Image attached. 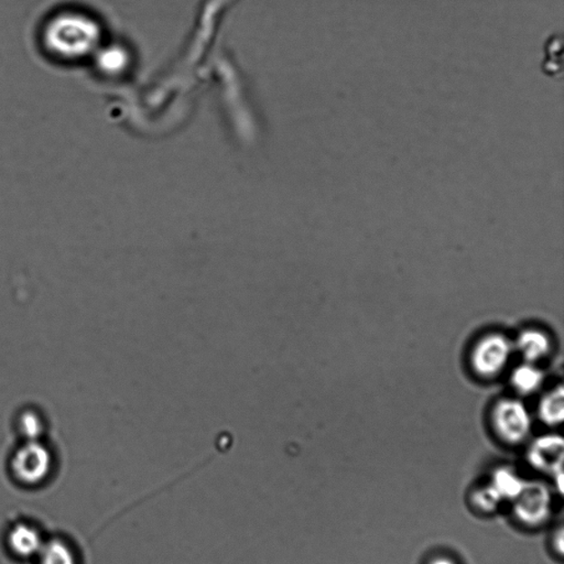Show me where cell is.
Here are the masks:
<instances>
[{"instance_id":"6da1fadb","label":"cell","mask_w":564,"mask_h":564,"mask_svg":"<svg viewBox=\"0 0 564 564\" xmlns=\"http://www.w3.org/2000/svg\"><path fill=\"white\" fill-rule=\"evenodd\" d=\"M43 39L51 53L64 59H79L94 50L100 29L94 20L83 14L65 13L51 20Z\"/></svg>"},{"instance_id":"7a4b0ae2","label":"cell","mask_w":564,"mask_h":564,"mask_svg":"<svg viewBox=\"0 0 564 564\" xmlns=\"http://www.w3.org/2000/svg\"><path fill=\"white\" fill-rule=\"evenodd\" d=\"M512 502V512L523 526L540 527L550 520L553 497L545 483L526 481L525 486Z\"/></svg>"},{"instance_id":"3957f363","label":"cell","mask_w":564,"mask_h":564,"mask_svg":"<svg viewBox=\"0 0 564 564\" xmlns=\"http://www.w3.org/2000/svg\"><path fill=\"white\" fill-rule=\"evenodd\" d=\"M492 418L496 434L508 445H520L531 434L530 411L521 400L501 399L492 409Z\"/></svg>"},{"instance_id":"277c9868","label":"cell","mask_w":564,"mask_h":564,"mask_svg":"<svg viewBox=\"0 0 564 564\" xmlns=\"http://www.w3.org/2000/svg\"><path fill=\"white\" fill-rule=\"evenodd\" d=\"M12 470L17 481L24 485L42 484L53 471V455L38 441H28L14 454Z\"/></svg>"},{"instance_id":"5b68a950","label":"cell","mask_w":564,"mask_h":564,"mask_svg":"<svg viewBox=\"0 0 564 564\" xmlns=\"http://www.w3.org/2000/svg\"><path fill=\"white\" fill-rule=\"evenodd\" d=\"M511 339L501 333L483 337L472 350L471 363L482 378H491L506 368L512 353Z\"/></svg>"},{"instance_id":"8992f818","label":"cell","mask_w":564,"mask_h":564,"mask_svg":"<svg viewBox=\"0 0 564 564\" xmlns=\"http://www.w3.org/2000/svg\"><path fill=\"white\" fill-rule=\"evenodd\" d=\"M527 460L537 471L558 479L563 476L564 442L561 435L540 436L528 449Z\"/></svg>"},{"instance_id":"52a82bcc","label":"cell","mask_w":564,"mask_h":564,"mask_svg":"<svg viewBox=\"0 0 564 564\" xmlns=\"http://www.w3.org/2000/svg\"><path fill=\"white\" fill-rule=\"evenodd\" d=\"M7 541L10 550L23 559L38 557L44 545L42 533L28 523H18L13 527L8 533Z\"/></svg>"},{"instance_id":"ba28073f","label":"cell","mask_w":564,"mask_h":564,"mask_svg":"<svg viewBox=\"0 0 564 564\" xmlns=\"http://www.w3.org/2000/svg\"><path fill=\"white\" fill-rule=\"evenodd\" d=\"M527 363L536 364L550 353L552 344L548 334L538 329H528L520 334L515 344Z\"/></svg>"},{"instance_id":"9c48e42d","label":"cell","mask_w":564,"mask_h":564,"mask_svg":"<svg viewBox=\"0 0 564 564\" xmlns=\"http://www.w3.org/2000/svg\"><path fill=\"white\" fill-rule=\"evenodd\" d=\"M504 502H512L520 495L526 481L510 466L498 467L489 482Z\"/></svg>"},{"instance_id":"30bf717a","label":"cell","mask_w":564,"mask_h":564,"mask_svg":"<svg viewBox=\"0 0 564 564\" xmlns=\"http://www.w3.org/2000/svg\"><path fill=\"white\" fill-rule=\"evenodd\" d=\"M545 380L542 370L535 364L523 363L514 369L511 374V384L522 395H531L541 388Z\"/></svg>"},{"instance_id":"8fae6325","label":"cell","mask_w":564,"mask_h":564,"mask_svg":"<svg viewBox=\"0 0 564 564\" xmlns=\"http://www.w3.org/2000/svg\"><path fill=\"white\" fill-rule=\"evenodd\" d=\"M540 416L543 424L555 426L564 418V390L562 386L549 391L540 400Z\"/></svg>"},{"instance_id":"7c38bea8","label":"cell","mask_w":564,"mask_h":564,"mask_svg":"<svg viewBox=\"0 0 564 564\" xmlns=\"http://www.w3.org/2000/svg\"><path fill=\"white\" fill-rule=\"evenodd\" d=\"M38 558L40 564H78L73 549L60 540L44 542Z\"/></svg>"},{"instance_id":"4fadbf2b","label":"cell","mask_w":564,"mask_h":564,"mask_svg":"<svg viewBox=\"0 0 564 564\" xmlns=\"http://www.w3.org/2000/svg\"><path fill=\"white\" fill-rule=\"evenodd\" d=\"M472 502L477 510L484 512H494L504 502L490 483L473 492Z\"/></svg>"},{"instance_id":"5bb4252c","label":"cell","mask_w":564,"mask_h":564,"mask_svg":"<svg viewBox=\"0 0 564 564\" xmlns=\"http://www.w3.org/2000/svg\"><path fill=\"white\" fill-rule=\"evenodd\" d=\"M561 38L557 39L556 34V37L549 39L546 43V62L543 63V68H547L546 73L549 76L561 74V59L555 58V55L561 57Z\"/></svg>"},{"instance_id":"9a60e30c","label":"cell","mask_w":564,"mask_h":564,"mask_svg":"<svg viewBox=\"0 0 564 564\" xmlns=\"http://www.w3.org/2000/svg\"><path fill=\"white\" fill-rule=\"evenodd\" d=\"M19 428L28 441H38L43 432V424L37 414L25 411L19 419Z\"/></svg>"},{"instance_id":"2e32d148","label":"cell","mask_w":564,"mask_h":564,"mask_svg":"<svg viewBox=\"0 0 564 564\" xmlns=\"http://www.w3.org/2000/svg\"><path fill=\"white\" fill-rule=\"evenodd\" d=\"M430 564H455L449 558H436L435 560H432Z\"/></svg>"}]
</instances>
